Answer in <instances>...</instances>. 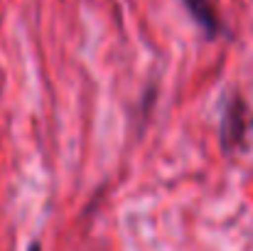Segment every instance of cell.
I'll list each match as a JSON object with an SVG mask.
<instances>
[{
    "instance_id": "cell-3",
    "label": "cell",
    "mask_w": 253,
    "mask_h": 251,
    "mask_svg": "<svg viewBox=\"0 0 253 251\" xmlns=\"http://www.w3.org/2000/svg\"><path fill=\"white\" fill-rule=\"evenodd\" d=\"M27 251H42V247H40V244H37V242H32V244H30V247H27Z\"/></svg>"
},
{
    "instance_id": "cell-2",
    "label": "cell",
    "mask_w": 253,
    "mask_h": 251,
    "mask_svg": "<svg viewBox=\"0 0 253 251\" xmlns=\"http://www.w3.org/2000/svg\"><path fill=\"white\" fill-rule=\"evenodd\" d=\"M184 10L192 15V20L199 25V30H204L207 37H216L221 32V20L216 15V7L211 0H182Z\"/></svg>"
},
{
    "instance_id": "cell-1",
    "label": "cell",
    "mask_w": 253,
    "mask_h": 251,
    "mask_svg": "<svg viewBox=\"0 0 253 251\" xmlns=\"http://www.w3.org/2000/svg\"><path fill=\"white\" fill-rule=\"evenodd\" d=\"M251 131V108L244 96L234 94L221 106V123H219V143L226 153H234L246 146Z\"/></svg>"
}]
</instances>
